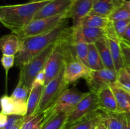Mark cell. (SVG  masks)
<instances>
[{
    "mask_svg": "<svg viewBox=\"0 0 130 129\" xmlns=\"http://www.w3.org/2000/svg\"><path fill=\"white\" fill-rule=\"evenodd\" d=\"M54 46L55 43L20 68L19 81L30 90L37 75L44 69L47 59L53 50Z\"/></svg>",
    "mask_w": 130,
    "mask_h": 129,
    "instance_id": "8992f818",
    "label": "cell"
},
{
    "mask_svg": "<svg viewBox=\"0 0 130 129\" xmlns=\"http://www.w3.org/2000/svg\"><path fill=\"white\" fill-rule=\"evenodd\" d=\"M95 129H109L103 123L100 122L97 126L95 127Z\"/></svg>",
    "mask_w": 130,
    "mask_h": 129,
    "instance_id": "60d3db41",
    "label": "cell"
},
{
    "mask_svg": "<svg viewBox=\"0 0 130 129\" xmlns=\"http://www.w3.org/2000/svg\"><path fill=\"white\" fill-rule=\"evenodd\" d=\"M24 116L20 115H8V120L5 129H11L20 120L24 118Z\"/></svg>",
    "mask_w": 130,
    "mask_h": 129,
    "instance_id": "e575fe53",
    "label": "cell"
},
{
    "mask_svg": "<svg viewBox=\"0 0 130 129\" xmlns=\"http://www.w3.org/2000/svg\"><path fill=\"white\" fill-rule=\"evenodd\" d=\"M121 40H123L124 41H126L130 43V24L128 25L126 30V32L124 34V37H123V39H121Z\"/></svg>",
    "mask_w": 130,
    "mask_h": 129,
    "instance_id": "74e56055",
    "label": "cell"
},
{
    "mask_svg": "<svg viewBox=\"0 0 130 129\" xmlns=\"http://www.w3.org/2000/svg\"><path fill=\"white\" fill-rule=\"evenodd\" d=\"M30 89L20 82L18 81L17 85L10 96L15 101L22 104H27Z\"/></svg>",
    "mask_w": 130,
    "mask_h": 129,
    "instance_id": "4316f807",
    "label": "cell"
},
{
    "mask_svg": "<svg viewBox=\"0 0 130 129\" xmlns=\"http://www.w3.org/2000/svg\"><path fill=\"white\" fill-rule=\"evenodd\" d=\"M125 68H126V69L127 72H128V73H129V75H130V67H127V66H126Z\"/></svg>",
    "mask_w": 130,
    "mask_h": 129,
    "instance_id": "ee69618b",
    "label": "cell"
},
{
    "mask_svg": "<svg viewBox=\"0 0 130 129\" xmlns=\"http://www.w3.org/2000/svg\"><path fill=\"white\" fill-rule=\"evenodd\" d=\"M8 120V115L1 113L0 114V128H5Z\"/></svg>",
    "mask_w": 130,
    "mask_h": 129,
    "instance_id": "8d00e7d4",
    "label": "cell"
},
{
    "mask_svg": "<svg viewBox=\"0 0 130 129\" xmlns=\"http://www.w3.org/2000/svg\"><path fill=\"white\" fill-rule=\"evenodd\" d=\"M88 44L85 42H77L75 43L74 46L75 54L77 58L85 63L86 66L88 54Z\"/></svg>",
    "mask_w": 130,
    "mask_h": 129,
    "instance_id": "f546056e",
    "label": "cell"
},
{
    "mask_svg": "<svg viewBox=\"0 0 130 129\" xmlns=\"http://www.w3.org/2000/svg\"><path fill=\"white\" fill-rule=\"evenodd\" d=\"M50 1L1 6L0 22L11 32L20 31L27 26L37 12Z\"/></svg>",
    "mask_w": 130,
    "mask_h": 129,
    "instance_id": "7a4b0ae2",
    "label": "cell"
},
{
    "mask_svg": "<svg viewBox=\"0 0 130 129\" xmlns=\"http://www.w3.org/2000/svg\"><path fill=\"white\" fill-rule=\"evenodd\" d=\"M99 111H100V109L96 93L90 91L69 113L66 126L75 123Z\"/></svg>",
    "mask_w": 130,
    "mask_h": 129,
    "instance_id": "ba28073f",
    "label": "cell"
},
{
    "mask_svg": "<svg viewBox=\"0 0 130 129\" xmlns=\"http://www.w3.org/2000/svg\"><path fill=\"white\" fill-rule=\"evenodd\" d=\"M91 69L88 68L85 63L77 59L72 58L66 61L63 78L69 85L76 82L79 78H87L91 72Z\"/></svg>",
    "mask_w": 130,
    "mask_h": 129,
    "instance_id": "30bf717a",
    "label": "cell"
},
{
    "mask_svg": "<svg viewBox=\"0 0 130 129\" xmlns=\"http://www.w3.org/2000/svg\"><path fill=\"white\" fill-rule=\"evenodd\" d=\"M45 72H44V69L41 71L37 76L36 77L34 82H33L32 86L34 85H45Z\"/></svg>",
    "mask_w": 130,
    "mask_h": 129,
    "instance_id": "d590c367",
    "label": "cell"
},
{
    "mask_svg": "<svg viewBox=\"0 0 130 129\" xmlns=\"http://www.w3.org/2000/svg\"><path fill=\"white\" fill-rule=\"evenodd\" d=\"M98 0H75L71 8L66 12L67 18H71L73 27H77L81 20L91 11Z\"/></svg>",
    "mask_w": 130,
    "mask_h": 129,
    "instance_id": "5bb4252c",
    "label": "cell"
},
{
    "mask_svg": "<svg viewBox=\"0 0 130 129\" xmlns=\"http://www.w3.org/2000/svg\"><path fill=\"white\" fill-rule=\"evenodd\" d=\"M15 63V55H3L1 58V64L5 70L6 79L7 81L8 71Z\"/></svg>",
    "mask_w": 130,
    "mask_h": 129,
    "instance_id": "d6a6232c",
    "label": "cell"
},
{
    "mask_svg": "<svg viewBox=\"0 0 130 129\" xmlns=\"http://www.w3.org/2000/svg\"><path fill=\"white\" fill-rule=\"evenodd\" d=\"M102 113L98 112L90 115L75 123L66 126L65 129H91L101 122Z\"/></svg>",
    "mask_w": 130,
    "mask_h": 129,
    "instance_id": "603a6c76",
    "label": "cell"
},
{
    "mask_svg": "<svg viewBox=\"0 0 130 129\" xmlns=\"http://www.w3.org/2000/svg\"><path fill=\"white\" fill-rule=\"evenodd\" d=\"M110 22L107 16L90 13L81 20L78 26L106 29L109 26Z\"/></svg>",
    "mask_w": 130,
    "mask_h": 129,
    "instance_id": "7402d4cb",
    "label": "cell"
},
{
    "mask_svg": "<svg viewBox=\"0 0 130 129\" xmlns=\"http://www.w3.org/2000/svg\"><path fill=\"white\" fill-rule=\"evenodd\" d=\"M88 94V92H81L75 87L67 89L43 113L44 114L43 124L57 114L62 112H71Z\"/></svg>",
    "mask_w": 130,
    "mask_h": 129,
    "instance_id": "3957f363",
    "label": "cell"
},
{
    "mask_svg": "<svg viewBox=\"0 0 130 129\" xmlns=\"http://www.w3.org/2000/svg\"><path fill=\"white\" fill-rule=\"evenodd\" d=\"M126 4L130 8V1H126Z\"/></svg>",
    "mask_w": 130,
    "mask_h": 129,
    "instance_id": "f6af8a7d",
    "label": "cell"
},
{
    "mask_svg": "<svg viewBox=\"0 0 130 129\" xmlns=\"http://www.w3.org/2000/svg\"><path fill=\"white\" fill-rule=\"evenodd\" d=\"M44 122V114L41 113L35 116L25 117L21 129H42Z\"/></svg>",
    "mask_w": 130,
    "mask_h": 129,
    "instance_id": "83f0119b",
    "label": "cell"
},
{
    "mask_svg": "<svg viewBox=\"0 0 130 129\" xmlns=\"http://www.w3.org/2000/svg\"><path fill=\"white\" fill-rule=\"evenodd\" d=\"M24 118L22 119V120H20V121H19V122H18L17 123L16 125H15L11 129H21L23 121H24Z\"/></svg>",
    "mask_w": 130,
    "mask_h": 129,
    "instance_id": "f35d334b",
    "label": "cell"
},
{
    "mask_svg": "<svg viewBox=\"0 0 130 129\" xmlns=\"http://www.w3.org/2000/svg\"><path fill=\"white\" fill-rule=\"evenodd\" d=\"M62 37V36H61ZM66 63V51L61 37L55 43L54 48L48 56L44 66L45 85L55 78Z\"/></svg>",
    "mask_w": 130,
    "mask_h": 129,
    "instance_id": "52a82bcc",
    "label": "cell"
},
{
    "mask_svg": "<svg viewBox=\"0 0 130 129\" xmlns=\"http://www.w3.org/2000/svg\"><path fill=\"white\" fill-rule=\"evenodd\" d=\"M106 31L107 37L109 40V46H110L114 67H115L116 71L118 72L126 67L123 51L121 46V39L117 35L113 28L111 21L110 22L109 26L106 28Z\"/></svg>",
    "mask_w": 130,
    "mask_h": 129,
    "instance_id": "7c38bea8",
    "label": "cell"
},
{
    "mask_svg": "<svg viewBox=\"0 0 130 129\" xmlns=\"http://www.w3.org/2000/svg\"><path fill=\"white\" fill-rule=\"evenodd\" d=\"M44 85L32 86L27 99V111L25 117L35 116Z\"/></svg>",
    "mask_w": 130,
    "mask_h": 129,
    "instance_id": "44dd1931",
    "label": "cell"
},
{
    "mask_svg": "<svg viewBox=\"0 0 130 129\" xmlns=\"http://www.w3.org/2000/svg\"><path fill=\"white\" fill-rule=\"evenodd\" d=\"M110 86L114 92L116 99L121 111L122 112L130 113V104L125 90L120 87L117 83Z\"/></svg>",
    "mask_w": 130,
    "mask_h": 129,
    "instance_id": "d4e9b609",
    "label": "cell"
},
{
    "mask_svg": "<svg viewBox=\"0 0 130 129\" xmlns=\"http://www.w3.org/2000/svg\"><path fill=\"white\" fill-rule=\"evenodd\" d=\"M68 112H62L44 123L42 129H65L68 118Z\"/></svg>",
    "mask_w": 130,
    "mask_h": 129,
    "instance_id": "484cf974",
    "label": "cell"
},
{
    "mask_svg": "<svg viewBox=\"0 0 130 129\" xmlns=\"http://www.w3.org/2000/svg\"><path fill=\"white\" fill-rule=\"evenodd\" d=\"M91 129H95V128H91Z\"/></svg>",
    "mask_w": 130,
    "mask_h": 129,
    "instance_id": "7dc6e473",
    "label": "cell"
},
{
    "mask_svg": "<svg viewBox=\"0 0 130 129\" xmlns=\"http://www.w3.org/2000/svg\"><path fill=\"white\" fill-rule=\"evenodd\" d=\"M126 129H130V113H126Z\"/></svg>",
    "mask_w": 130,
    "mask_h": 129,
    "instance_id": "ab89813d",
    "label": "cell"
},
{
    "mask_svg": "<svg viewBox=\"0 0 130 129\" xmlns=\"http://www.w3.org/2000/svg\"><path fill=\"white\" fill-rule=\"evenodd\" d=\"M87 66L91 70H99L105 68L95 43L88 44Z\"/></svg>",
    "mask_w": 130,
    "mask_h": 129,
    "instance_id": "cb8c5ba5",
    "label": "cell"
},
{
    "mask_svg": "<svg viewBox=\"0 0 130 129\" xmlns=\"http://www.w3.org/2000/svg\"><path fill=\"white\" fill-rule=\"evenodd\" d=\"M117 80L118 72L107 68L99 70H91L88 77L85 78L90 91L96 93L105 86L116 83Z\"/></svg>",
    "mask_w": 130,
    "mask_h": 129,
    "instance_id": "9c48e42d",
    "label": "cell"
},
{
    "mask_svg": "<svg viewBox=\"0 0 130 129\" xmlns=\"http://www.w3.org/2000/svg\"><path fill=\"white\" fill-rule=\"evenodd\" d=\"M68 24L67 18L49 32L21 39V48L15 55V65L20 68L55 43L68 27Z\"/></svg>",
    "mask_w": 130,
    "mask_h": 129,
    "instance_id": "6da1fadb",
    "label": "cell"
},
{
    "mask_svg": "<svg viewBox=\"0 0 130 129\" xmlns=\"http://www.w3.org/2000/svg\"><path fill=\"white\" fill-rule=\"evenodd\" d=\"M0 129H5V128H0Z\"/></svg>",
    "mask_w": 130,
    "mask_h": 129,
    "instance_id": "c3c4849f",
    "label": "cell"
},
{
    "mask_svg": "<svg viewBox=\"0 0 130 129\" xmlns=\"http://www.w3.org/2000/svg\"><path fill=\"white\" fill-rule=\"evenodd\" d=\"M123 41H124V40H123ZM124 42H125L126 43H127V44H128V45H129V46H130V43H129V42H126V41H124Z\"/></svg>",
    "mask_w": 130,
    "mask_h": 129,
    "instance_id": "bcb514c9",
    "label": "cell"
},
{
    "mask_svg": "<svg viewBox=\"0 0 130 129\" xmlns=\"http://www.w3.org/2000/svg\"><path fill=\"white\" fill-rule=\"evenodd\" d=\"M124 90H125V89H124ZM125 91H126V93L127 96H128V101H129V104H130V91H127V90H125Z\"/></svg>",
    "mask_w": 130,
    "mask_h": 129,
    "instance_id": "7bdbcfd3",
    "label": "cell"
},
{
    "mask_svg": "<svg viewBox=\"0 0 130 129\" xmlns=\"http://www.w3.org/2000/svg\"><path fill=\"white\" fill-rule=\"evenodd\" d=\"M105 68L116 70L107 37L102 38L95 43Z\"/></svg>",
    "mask_w": 130,
    "mask_h": 129,
    "instance_id": "ffe728a7",
    "label": "cell"
},
{
    "mask_svg": "<svg viewBox=\"0 0 130 129\" xmlns=\"http://www.w3.org/2000/svg\"><path fill=\"white\" fill-rule=\"evenodd\" d=\"M1 113L6 115H20L25 116L27 111V104H22L15 101L11 96L4 95L1 99Z\"/></svg>",
    "mask_w": 130,
    "mask_h": 129,
    "instance_id": "2e32d148",
    "label": "cell"
},
{
    "mask_svg": "<svg viewBox=\"0 0 130 129\" xmlns=\"http://www.w3.org/2000/svg\"><path fill=\"white\" fill-rule=\"evenodd\" d=\"M101 122L109 129H126V113L102 112Z\"/></svg>",
    "mask_w": 130,
    "mask_h": 129,
    "instance_id": "d6986e66",
    "label": "cell"
},
{
    "mask_svg": "<svg viewBox=\"0 0 130 129\" xmlns=\"http://www.w3.org/2000/svg\"><path fill=\"white\" fill-rule=\"evenodd\" d=\"M75 0H51L36 14L34 19L51 17L68 11Z\"/></svg>",
    "mask_w": 130,
    "mask_h": 129,
    "instance_id": "4fadbf2b",
    "label": "cell"
},
{
    "mask_svg": "<svg viewBox=\"0 0 130 129\" xmlns=\"http://www.w3.org/2000/svg\"><path fill=\"white\" fill-rule=\"evenodd\" d=\"M126 1V0H98L94 4L90 13L109 17L114 10L124 5Z\"/></svg>",
    "mask_w": 130,
    "mask_h": 129,
    "instance_id": "ac0fdd59",
    "label": "cell"
},
{
    "mask_svg": "<svg viewBox=\"0 0 130 129\" xmlns=\"http://www.w3.org/2000/svg\"><path fill=\"white\" fill-rule=\"evenodd\" d=\"M66 12L51 17L34 19L22 30L14 33H15L20 39L48 33L55 29L65 20L67 19Z\"/></svg>",
    "mask_w": 130,
    "mask_h": 129,
    "instance_id": "277c9868",
    "label": "cell"
},
{
    "mask_svg": "<svg viewBox=\"0 0 130 129\" xmlns=\"http://www.w3.org/2000/svg\"><path fill=\"white\" fill-rule=\"evenodd\" d=\"M72 37L74 42H85L88 44L95 43L99 39L107 37L106 29L90 27L72 26Z\"/></svg>",
    "mask_w": 130,
    "mask_h": 129,
    "instance_id": "8fae6325",
    "label": "cell"
},
{
    "mask_svg": "<svg viewBox=\"0 0 130 129\" xmlns=\"http://www.w3.org/2000/svg\"><path fill=\"white\" fill-rule=\"evenodd\" d=\"M66 63L62 67L58 75L47 85H44L41 98L35 115L43 113L61 94L68 89L69 84L63 78Z\"/></svg>",
    "mask_w": 130,
    "mask_h": 129,
    "instance_id": "5b68a950",
    "label": "cell"
},
{
    "mask_svg": "<svg viewBox=\"0 0 130 129\" xmlns=\"http://www.w3.org/2000/svg\"><path fill=\"white\" fill-rule=\"evenodd\" d=\"M3 55H16L21 48V39L15 33L3 35L0 39Z\"/></svg>",
    "mask_w": 130,
    "mask_h": 129,
    "instance_id": "e0dca14e",
    "label": "cell"
},
{
    "mask_svg": "<svg viewBox=\"0 0 130 129\" xmlns=\"http://www.w3.org/2000/svg\"><path fill=\"white\" fill-rule=\"evenodd\" d=\"M49 1V0H29V2L35 3V2H42V1Z\"/></svg>",
    "mask_w": 130,
    "mask_h": 129,
    "instance_id": "b9f144b4",
    "label": "cell"
},
{
    "mask_svg": "<svg viewBox=\"0 0 130 129\" xmlns=\"http://www.w3.org/2000/svg\"><path fill=\"white\" fill-rule=\"evenodd\" d=\"M121 46L126 66L130 67V46L123 40H121Z\"/></svg>",
    "mask_w": 130,
    "mask_h": 129,
    "instance_id": "836d02e7",
    "label": "cell"
},
{
    "mask_svg": "<svg viewBox=\"0 0 130 129\" xmlns=\"http://www.w3.org/2000/svg\"><path fill=\"white\" fill-rule=\"evenodd\" d=\"M117 83L124 89L130 91V75L125 67L118 72Z\"/></svg>",
    "mask_w": 130,
    "mask_h": 129,
    "instance_id": "1f68e13d",
    "label": "cell"
},
{
    "mask_svg": "<svg viewBox=\"0 0 130 129\" xmlns=\"http://www.w3.org/2000/svg\"><path fill=\"white\" fill-rule=\"evenodd\" d=\"M110 21H118L130 18V8L125 3L114 10L109 16Z\"/></svg>",
    "mask_w": 130,
    "mask_h": 129,
    "instance_id": "f1b7e54d",
    "label": "cell"
},
{
    "mask_svg": "<svg viewBox=\"0 0 130 129\" xmlns=\"http://www.w3.org/2000/svg\"><path fill=\"white\" fill-rule=\"evenodd\" d=\"M100 111L105 113L122 112L110 85L105 86L96 92Z\"/></svg>",
    "mask_w": 130,
    "mask_h": 129,
    "instance_id": "9a60e30c",
    "label": "cell"
},
{
    "mask_svg": "<svg viewBox=\"0 0 130 129\" xmlns=\"http://www.w3.org/2000/svg\"><path fill=\"white\" fill-rule=\"evenodd\" d=\"M112 22L113 28L116 33L118 37L121 40L123 39L124 34L126 32L127 28L130 24V18L126 19V20H118V21Z\"/></svg>",
    "mask_w": 130,
    "mask_h": 129,
    "instance_id": "4dcf8cb0",
    "label": "cell"
}]
</instances>
